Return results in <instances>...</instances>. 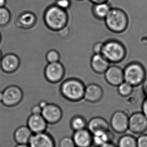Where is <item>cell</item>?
Wrapping results in <instances>:
<instances>
[{
    "label": "cell",
    "instance_id": "obj_23",
    "mask_svg": "<svg viewBox=\"0 0 147 147\" xmlns=\"http://www.w3.org/2000/svg\"><path fill=\"white\" fill-rule=\"evenodd\" d=\"M71 127L75 131L86 129L87 123L85 119L81 116L74 117L71 121Z\"/></svg>",
    "mask_w": 147,
    "mask_h": 147
},
{
    "label": "cell",
    "instance_id": "obj_21",
    "mask_svg": "<svg viewBox=\"0 0 147 147\" xmlns=\"http://www.w3.org/2000/svg\"><path fill=\"white\" fill-rule=\"evenodd\" d=\"M110 5L107 2L94 4L93 12L95 16L99 19H104L111 9Z\"/></svg>",
    "mask_w": 147,
    "mask_h": 147
},
{
    "label": "cell",
    "instance_id": "obj_3",
    "mask_svg": "<svg viewBox=\"0 0 147 147\" xmlns=\"http://www.w3.org/2000/svg\"><path fill=\"white\" fill-rule=\"evenodd\" d=\"M85 86L83 82L75 79L65 81L61 86L63 96L69 100L78 101L84 99Z\"/></svg>",
    "mask_w": 147,
    "mask_h": 147
},
{
    "label": "cell",
    "instance_id": "obj_34",
    "mask_svg": "<svg viewBox=\"0 0 147 147\" xmlns=\"http://www.w3.org/2000/svg\"><path fill=\"white\" fill-rule=\"evenodd\" d=\"M143 91L146 96H147V79L144 80L143 83Z\"/></svg>",
    "mask_w": 147,
    "mask_h": 147
},
{
    "label": "cell",
    "instance_id": "obj_1",
    "mask_svg": "<svg viewBox=\"0 0 147 147\" xmlns=\"http://www.w3.org/2000/svg\"><path fill=\"white\" fill-rule=\"evenodd\" d=\"M104 20L107 28L114 32H123L129 23L125 13L118 8L111 9Z\"/></svg>",
    "mask_w": 147,
    "mask_h": 147
},
{
    "label": "cell",
    "instance_id": "obj_7",
    "mask_svg": "<svg viewBox=\"0 0 147 147\" xmlns=\"http://www.w3.org/2000/svg\"><path fill=\"white\" fill-rule=\"evenodd\" d=\"M135 134H141L147 130V118L142 112H137L129 117V129Z\"/></svg>",
    "mask_w": 147,
    "mask_h": 147
},
{
    "label": "cell",
    "instance_id": "obj_11",
    "mask_svg": "<svg viewBox=\"0 0 147 147\" xmlns=\"http://www.w3.org/2000/svg\"><path fill=\"white\" fill-rule=\"evenodd\" d=\"M77 147H91L93 145L92 134L87 129L76 131L73 137Z\"/></svg>",
    "mask_w": 147,
    "mask_h": 147
},
{
    "label": "cell",
    "instance_id": "obj_12",
    "mask_svg": "<svg viewBox=\"0 0 147 147\" xmlns=\"http://www.w3.org/2000/svg\"><path fill=\"white\" fill-rule=\"evenodd\" d=\"M103 95V90L99 85L90 84L85 87L84 99L88 102L95 103L101 99Z\"/></svg>",
    "mask_w": 147,
    "mask_h": 147
},
{
    "label": "cell",
    "instance_id": "obj_33",
    "mask_svg": "<svg viewBox=\"0 0 147 147\" xmlns=\"http://www.w3.org/2000/svg\"><path fill=\"white\" fill-rule=\"evenodd\" d=\"M33 114H40L42 111V108L38 105H35L32 109Z\"/></svg>",
    "mask_w": 147,
    "mask_h": 147
},
{
    "label": "cell",
    "instance_id": "obj_31",
    "mask_svg": "<svg viewBox=\"0 0 147 147\" xmlns=\"http://www.w3.org/2000/svg\"><path fill=\"white\" fill-rule=\"evenodd\" d=\"M103 44L102 42H97L94 45L92 48V51H93L94 54H99V53H101L102 52V49L103 47Z\"/></svg>",
    "mask_w": 147,
    "mask_h": 147
},
{
    "label": "cell",
    "instance_id": "obj_30",
    "mask_svg": "<svg viewBox=\"0 0 147 147\" xmlns=\"http://www.w3.org/2000/svg\"><path fill=\"white\" fill-rule=\"evenodd\" d=\"M56 6L63 9L69 8L71 5L69 0H57L56 2Z\"/></svg>",
    "mask_w": 147,
    "mask_h": 147
},
{
    "label": "cell",
    "instance_id": "obj_17",
    "mask_svg": "<svg viewBox=\"0 0 147 147\" xmlns=\"http://www.w3.org/2000/svg\"><path fill=\"white\" fill-rule=\"evenodd\" d=\"M115 136L108 129L107 131H98L92 134L93 145L99 147L109 142H113Z\"/></svg>",
    "mask_w": 147,
    "mask_h": 147
},
{
    "label": "cell",
    "instance_id": "obj_15",
    "mask_svg": "<svg viewBox=\"0 0 147 147\" xmlns=\"http://www.w3.org/2000/svg\"><path fill=\"white\" fill-rule=\"evenodd\" d=\"M110 62L101 53L94 54L91 59V66L96 73H104L110 66Z\"/></svg>",
    "mask_w": 147,
    "mask_h": 147
},
{
    "label": "cell",
    "instance_id": "obj_16",
    "mask_svg": "<svg viewBox=\"0 0 147 147\" xmlns=\"http://www.w3.org/2000/svg\"><path fill=\"white\" fill-rule=\"evenodd\" d=\"M28 125L32 132L42 133L47 126V121L40 114H33L29 118Z\"/></svg>",
    "mask_w": 147,
    "mask_h": 147
},
{
    "label": "cell",
    "instance_id": "obj_38",
    "mask_svg": "<svg viewBox=\"0 0 147 147\" xmlns=\"http://www.w3.org/2000/svg\"><path fill=\"white\" fill-rule=\"evenodd\" d=\"M6 3V0H0V8L4 6Z\"/></svg>",
    "mask_w": 147,
    "mask_h": 147
},
{
    "label": "cell",
    "instance_id": "obj_14",
    "mask_svg": "<svg viewBox=\"0 0 147 147\" xmlns=\"http://www.w3.org/2000/svg\"><path fill=\"white\" fill-rule=\"evenodd\" d=\"M41 115L47 121L55 123L59 121L61 117V110L55 105L47 104L42 109Z\"/></svg>",
    "mask_w": 147,
    "mask_h": 147
},
{
    "label": "cell",
    "instance_id": "obj_28",
    "mask_svg": "<svg viewBox=\"0 0 147 147\" xmlns=\"http://www.w3.org/2000/svg\"><path fill=\"white\" fill-rule=\"evenodd\" d=\"M60 147H76V145L73 138L65 137L61 141Z\"/></svg>",
    "mask_w": 147,
    "mask_h": 147
},
{
    "label": "cell",
    "instance_id": "obj_41",
    "mask_svg": "<svg viewBox=\"0 0 147 147\" xmlns=\"http://www.w3.org/2000/svg\"><path fill=\"white\" fill-rule=\"evenodd\" d=\"M1 57H2V55H1V51H0V59H1Z\"/></svg>",
    "mask_w": 147,
    "mask_h": 147
},
{
    "label": "cell",
    "instance_id": "obj_32",
    "mask_svg": "<svg viewBox=\"0 0 147 147\" xmlns=\"http://www.w3.org/2000/svg\"><path fill=\"white\" fill-rule=\"evenodd\" d=\"M142 110L143 114L147 118V96H146V98L143 101L142 105Z\"/></svg>",
    "mask_w": 147,
    "mask_h": 147
},
{
    "label": "cell",
    "instance_id": "obj_9",
    "mask_svg": "<svg viewBox=\"0 0 147 147\" xmlns=\"http://www.w3.org/2000/svg\"><path fill=\"white\" fill-rule=\"evenodd\" d=\"M22 98V93L16 86H11L3 92V103L7 106H13L18 103Z\"/></svg>",
    "mask_w": 147,
    "mask_h": 147
},
{
    "label": "cell",
    "instance_id": "obj_40",
    "mask_svg": "<svg viewBox=\"0 0 147 147\" xmlns=\"http://www.w3.org/2000/svg\"><path fill=\"white\" fill-rule=\"evenodd\" d=\"M3 92H0V101H2Z\"/></svg>",
    "mask_w": 147,
    "mask_h": 147
},
{
    "label": "cell",
    "instance_id": "obj_5",
    "mask_svg": "<svg viewBox=\"0 0 147 147\" xmlns=\"http://www.w3.org/2000/svg\"><path fill=\"white\" fill-rule=\"evenodd\" d=\"M124 81L133 87L143 84L145 80L146 72L143 66L137 63H130L123 69Z\"/></svg>",
    "mask_w": 147,
    "mask_h": 147
},
{
    "label": "cell",
    "instance_id": "obj_2",
    "mask_svg": "<svg viewBox=\"0 0 147 147\" xmlns=\"http://www.w3.org/2000/svg\"><path fill=\"white\" fill-rule=\"evenodd\" d=\"M44 18L48 27L53 30H59L67 24V13L64 9L53 6L47 9Z\"/></svg>",
    "mask_w": 147,
    "mask_h": 147
},
{
    "label": "cell",
    "instance_id": "obj_4",
    "mask_svg": "<svg viewBox=\"0 0 147 147\" xmlns=\"http://www.w3.org/2000/svg\"><path fill=\"white\" fill-rule=\"evenodd\" d=\"M126 51L123 45L115 40L107 41L103 44L101 54L109 62L115 63L122 61Z\"/></svg>",
    "mask_w": 147,
    "mask_h": 147
},
{
    "label": "cell",
    "instance_id": "obj_24",
    "mask_svg": "<svg viewBox=\"0 0 147 147\" xmlns=\"http://www.w3.org/2000/svg\"><path fill=\"white\" fill-rule=\"evenodd\" d=\"M117 87L119 94L123 97L129 96L133 91L134 87L125 81H123Z\"/></svg>",
    "mask_w": 147,
    "mask_h": 147
},
{
    "label": "cell",
    "instance_id": "obj_39",
    "mask_svg": "<svg viewBox=\"0 0 147 147\" xmlns=\"http://www.w3.org/2000/svg\"><path fill=\"white\" fill-rule=\"evenodd\" d=\"M16 147H30L28 146H27L26 144H19Z\"/></svg>",
    "mask_w": 147,
    "mask_h": 147
},
{
    "label": "cell",
    "instance_id": "obj_37",
    "mask_svg": "<svg viewBox=\"0 0 147 147\" xmlns=\"http://www.w3.org/2000/svg\"><path fill=\"white\" fill-rule=\"evenodd\" d=\"M47 104V102H45V101H41V102L40 103L39 105L40 106V107L42 109V108H44Z\"/></svg>",
    "mask_w": 147,
    "mask_h": 147
},
{
    "label": "cell",
    "instance_id": "obj_35",
    "mask_svg": "<svg viewBox=\"0 0 147 147\" xmlns=\"http://www.w3.org/2000/svg\"><path fill=\"white\" fill-rule=\"evenodd\" d=\"M99 147H117V146L115 145L113 142H109Z\"/></svg>",
    "mask_w": 147,
    "mask_h": 147
},
{
    "label": "cell",
    "instance_id": "obj_29",
    "mask_svg": "<svg viewBox=\"0 0 147 147\" xmlns=\"http://www.w3.org/2000/svg\"><path fill=\"white\" fill-rule=\"evenodd\" d=\"M137 141V147H147V134L140 136Z\"/></svg>",
    "mask_w": 147,
    "mask_h": 147
},
{
    "label": "cell",
    "instance_id": "obj_22",
    "mask_svg": "<svg viewBox=\"0 0 147 147\" xmlns=\"http://www.w3.org/2000/svg\"><path fill=\"white\" fill-rule=\"evenodd\" d=\"M117 147H137V139L132 135H123L119 139Z\"/></svg>",
    "mask_w": 147,
    "mask_h": 147
},
{
    "label": "cell",
    "instance_id": "obj_10",
    "mask_svg": "<svg viewBox=\"0 0 147 147\" xmlns=\"http://www.w3.org/2000/svg\"><path fill=\"white\" fill-rule=\"evenodd\" d=\"M63 74V65L58 61L49 63L45 68V76L47 80L51 82H56L61 80Z\"/></svg>",
    "mask_w": 147,
    "mask_h": 147
},
{
    "label": "cell",
    "instance_id": "obj_18",
    "mask_svg": "<svg viewBox=\"0 0 147 147\" xmlns=\"http://www.w3.org/2000/svg\"><path fill=\"white\" fill-rule=\"evenodd\" d=\"M87 128L91 134L101 131L109 129V124L104 118L96 117H93L87 123Z\"/></svg>",
    "mask_w": 147,
    "mask_h": 147
},
{
    "label": "cell",
    "instance_id": "obj_6",
    "mask_svg": "<svg viewBox=\"0 0 147 147\" xmlns=\"http://www.w3.org/2000/svg\"><path fill=\"white\" fill-rule=\"evenodd\" d=\"M129 117L126 113L119 110L113 114L110 119V125L115 133H125L129 129Z\"/></svg>",
    "mask_w": 147,
    "mask_h": 147
},
{
    "label": "cell",
    "instance_id": "obj_26",
    "mask_svg": "<svg viewBox=\"0 0 147 147\" xmlns=\"http://www.w3.org/2000/svg\"><path fill=\"white\" fill-rule=\"evenodd\" d=\"M10 19V14L9 11L5 7L0 8V25L6 24Z\"/></svg>",
    "mask_w": 147,
    "mask_h": 147
},
{
    "label": "cell",
    "instance_id": "obj_36",
    "mask_svg": "<svg viewBox=\"0 0 147 147\" xmlns=\"http://www.w3.org/2000/svg\"><path fill=\"white\" fill-rule=\"evenodd\" d=\"M89 1L94 4L101 3L107 2V0H89Z\"/></svg>",
    "mask_w": 147,
    "mask_h": 147
},
{
    "label": "cell",
    "instance_id": "obj_43",
    "mask_svg": "<svg viewBox=\"0 0 147 147\" xmlns=\"http://www.w3.org/2000/svg\"></svg>",
    "mask_w": 147,
    "mask_h": 147
},
{
    "label": "cell",
    "instance_id": "obj_13",
    "mask_svg": "<svg viewBox=\"0 0 147 147\" xmlns=\"http://www.w3.org/2000/svg\"><path fill=\"white\" fill-rule=\"evenodd\" d=\"M29 143L30 147H54L51 138L42 132L32 135Z\"/></svg>",
    "mask_w": 147,
    "mask_h": 147
},
{
    "label": "cell",
    "instance_id": "obj_25",
    "mask_svg": "<svg viewBox=\"0 0 147 147\" xmlns=\"http://www.w3.org/2000/svg\"><path fill=\"white\" fill-rule=\"evenodd\" d=\"M19 22L21 24L25 26H31L34 23V15L30 13H25L20 17Z\"/></svg>",
    "mask_w": 147,
    "mask_h": 147
},
{
    "label": "cell",
    "instance_id": "obj_20",
    "mask_svg": "<svg viewBox=\"0 0 147 147\" xmlns=\"http://www.w3.org/2000/svg\"><path fill=\"white\" fill-rule=\"evenodd\" d=\"M32 131L28 127H21L17 129L15 133V139L19 144H26L29 143Z\"/></svg>",
    "mask_w": 147,
    "mask_h": 147
},
{
    "label": "cell",
    "instance_id": "obj_42",
    "mask_svg": "<svg viewBox=\"0 0 147 147\" xmlns=\"http://www.w3.org/2000/svg\"><path fill=\"white\" fill-rule=\"evenodd\" d=\"M79 1H82V0H79Z\"/></svg>",
    "mask_w": 147,
    "mask_h": 147
},
{
    "label": "cell",
    "instance_id": "obj_27",
    "mask_svg": "<svg viewBox=\"0 0 147 147\" xmlns=\"http://www.w3.org/2000/svg\"><path fill=\"white\" fill-rule=\"evenodd\" d=\"M46 59L49 63L57 62L59 59V53L55 51H51L47 53Z\"/></svg>",
    "mask_w": 147,
    "mask_h": 147
},
{
    "label": "cell",
    "instance_id": "obj_8",
    "mask_svg": "<svg viewBox=\"0 0 147 147\" xmlns=\"http://www.w3.org/2000/svg\"><path fill=\"white\" fill-rule=\"evenodd\" d=\"M104 76L106 82L111 86H118L124 81L123 70L117 65L109 66Z\"/></svg>",
    "mask_w": 147,
    "mask_h": 147
},
{
    "label": "cell",
    "instance_id": "obj_19",
    "mask_svg": "<svg viewBox=\"0 0 147 147\" xmlns=\"http://www.w3.org/2000/svg\"><path fill=\"white\" fill-rule=\"evenodd\" d=\"M19 63L18 57L16 55L11 54L3 57L1 62V66L5 71L12 72L18 68Z\"/></svg>",
    "mask_w": 147,
    "mask_h": 147
}]
</instances>
